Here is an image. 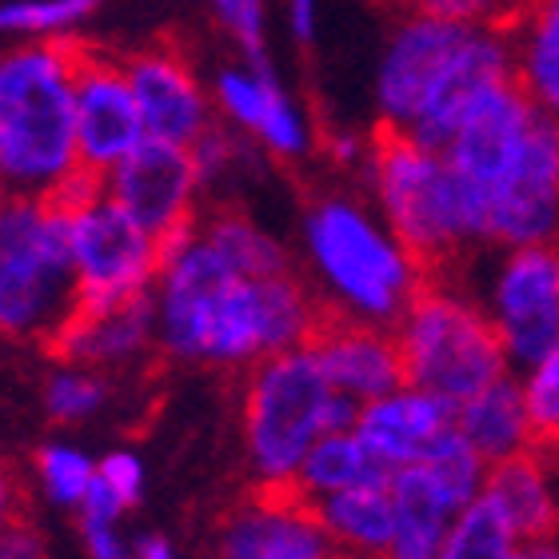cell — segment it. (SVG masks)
I'll list each match as a JSON object with an SVG mask.
<instances>
[{"label": "cell", "mask_w": 559, "mask_h": 559, "mask_svg": "<svg viewBox=\"0 0 559 559\" xmlns=\"http://www.w3.org/2000/svg\"><path fill=\"white\" fill-rule=\"evenodd\" d=\"M320 296L296 272L240 276L200 233L160 272V344L180 360L257 364L300 348Z\"/></svg>", "instance_id": "6da1fadb"}, {"label": "cell", "mask_w": 559, "mask_h": 559, "mask_svg": "<svg viewBox=\"0 0 559 559\" xmlns=\"http://www.w3.org/2000/svg\"><path fill=\"white\" fill-rule=\"evenodd\" d=\"M372 176L388 233L428 280H452L464 252L476 245V233L448 156L380 117L372 129Z\"/></svg>", "instance_id": "7a4b0ae2"}, {"label": "cell", "mask_w": 559, "mask_h": 559, "mask_svg": "<svg viewBox=\"0 0 559 559\" xmlns=\"http://www.w3.org/2000/svg\"><path fill=\"white\" fill-rule=\"evenodd\" d=\"M76 164V100L60 40L0 57V180L36 197Z\"/></svg>", "instance_id": "3957f363"}, {"label": "cell", "mask_w": 559, "mask_h": 559, "mask_svg": "<svg viewBox=\"0 0 559 559\" xmlns=\"http://www.w3.org/2000/svg\"><path fill=\"white\" fill-rule=\"evenodd\" d=\"M360 408V400L332 388L308 348L257 360L245 396V443L257 479H292L316 440L356 431Z\"/></svg>", "instance_id": "277c9868"}, {"label": "cell", "mask_w": 559, "mask_h": 559, "mask_svg": "<svg viewBox=\"0 0 559 559\" xmlns=\"http://www.w3.org/2000/svg\"><path fill=\"white\" fill-rule=\"evenodd\" d=\"M308 245L336 304L372 324L396 328L428 284L396 236L384 233L356 200L336 192L308 200Z\"/></svg>", "instance_id": "5b68a950"}, {"label": "cell", "mask_w": 559, "mask_h": 559, "mask_svg": "<svg viewBox=\"0 0 559 559\" xmlns=\"http://www.w3.org/2000/svg\"><path fill=\"white\" fill-rule=\"evenodd\" d=\"M404 384L464 404L479 388L515 372L484 304L455 288V280H428L396 324Z\"/></svg>", "instance_id": "8992f818"}, {"label": "cell", "mask_w": 559, "mask_h": 559, "mask_svg": "<svg viewBox=\"0 0 559 559\" xmlns=\"http://www.w3.org/2000/svg\"><path fill=\"white\" fill-rule=\"evenodd\" d=\"M69 216L40 197L0 204V332L45 344L72 312Z\"/></svg>", "instance_id": "52a82bcc"}, {"label": "cell", "mask_w": 559, "mask_h": 559, "mask_svg": "<svg viewBox=\"0 0 559 559\" xmlns=\"http://www.w3.org/2000/svg\"><path fill=\"white\" fill-rule=\"evenodd\" d=\"M69 240L72 276H76L69 316H100L108 308H120L144 296L152 280H160L164 272L156 240L108 192L69 216Z\"/></svg>", "instance_id": "ba28073f"}, {"label": "cell", "mask_w": 559, "mask_h": 559, "mask_svg": "<svg viewBox=\"0 0 559 559\" xmlns=\"http://www.w3.org/2000/svg\"><path fill=\"white\" fill-rule=\"evenodd\" d=\"M221 559H352L340 548L312 496L296 479H257L245 500L224 508L216 527Z\"/></svg>", "instance_id": "9c48e42d"}, {"label": "cell", "mask_w": 559, "mask_h": 559, "mask_svg": "<svg viewBox=\"0 0 559 559\" xmlns=\"http://www.w3.org/2000/svg\"><path fill=\"white\" fill-rule=\"evenodd\" d=\"M60 52L72 72V100H76V164L112 173L140 140L136 96H132L124 57L108 52L105 45H93L84 36H57Z\"/></svg>", "instance_id": "30bf717a"}, {"label": "cell", "mask_w": 559, "mask_h": 559, "mask_svg": "<svg viewBox=\"0 0 559 559\" xmlns=\"http://www.w3.org/2000/svg\"><path fill=\"white\" fill-rule=\"evenodd\" d=\"M197 185L200 168L192 148L156 136H144L108 173V197L156 240L164 264L197 233V212H192Z\"/></svg>", "instance_id": "8fae6325"}, {"label": "cell", "mask_w": 559, "mask_h": 559, "mask_svg": "<svg viewBox=\"0 0 559 559\" xmlns=\"http://www.w3.org/2000/svg\"><path fill=\"white\" fill-rule=\"evenodd\" d=\"M484 245L559 248V120L536 112L512 168L488 192Z\"/></svg>", "instance_id": "7c38bea8"}, {"label": "cell", "mask_w": 559, "mask_h": 559, "mask_svg": "<svg viewBox=\"0 0 559 559\" xmlns=\"http://www.w3.org/2000/svg\"><path fill=\"white\" fill-rule=\"evenodd\" d=\"M488 316L512 368H527L559 344V248H503L488 292Z\"/></svg>", "instance_id": "4fadbf2b"}, {"label": "cell", "mask_w": 559, "mask_h": 559, "mask_svg": "<svg viewBox=\"0 0 559 559\" xmlns=\"http://www.w3.org/2000/svg\"><path fill=\"white\" fill-rule=\"evenodd\" d=\"M539 108L527 100V93L512 81L496 84L488 96H479V105L464 117V124L455 129L452 144L443 148L452 173L460 176L467 200V221L476 233V245H484V204L488 192L503 180V173L512 168L515 152L524 148V136L532 129Z\"/></svg>", "instance_id": "5bb4252c"}, {"label": "cell", "mask_w": 559, "mask_h": 559, "mask_svg": "<svg viewBox=\"0 0 559 559\" xmlns=\"http://www.w3.org/2000/svg\"><path fill=\"white\" fill-rule=\"evenodd\" d=\"M300 348L312 352L332 388L360 404L404 388V356H400L396 328L360 320L336 300L320 304L312 332Z\"/></svg>", "instance_id": "9a60e30c"}, {"label": "cell", "mask_w": 559, "mask_h": 559, "mask_svg": "<svg viewBox=\"0 0 559 559\" xmlns=\"http://www.w3.org/2000/svg\"><path fill=\"white\" fill-rule=\"evenodd\" d=\"M124 72H129L132 96H136L144 132L168 144L192 148L209 124V105L200 93L188 52L173 36H156L152 45L124 52Z\"/></svg>", "instance_id": "2e32d148"}, {"label": "cell", "mask_w": 559, "mask_h": 559, "mask_svg": "<svg viewBox=\"0 0 559 559\" xmlns=\"http://www.w3.org/2000/svg\"><path fill=\"white\" fill-rule=\"evenodd\" d=\"M515 76V52L512 40L488 28H476L467 36L464 48L448 60V69L440 72V81L431 84L428 100L419 108V117L408 124V132L428 144V148L443 152L452 144L455 129L464 124V117L479 105V96H488L496 84Z\"/></svg>", "instance_id": "e0dca14e"}, {"label": "cell", "mask_w": 559, "mask_h": 559, "mask_svg": "<svg viewBox=\"0 0 559 559\" xmlns=\"http://www.w3.org/2000/svg\"><path fill=\"white\" fill-rule=\"evenodd\" d=\"M476 33L472 24L440 21V16H424L404 24L400 36L392 40L380 69V108L384 120L408 129L419 117V108L428 100L431 84L440 81V72L448 69V60L464 48L467 36Z\"/></svg>", "instance_id": "ac0fdd59"}, {"label": "cell", "mask_w": 559, "mask_h": 559, "mask_svg": "<svg viewBox=\"0 0 559 559\" xmlns=\"http://www.w3.org/2000/svg\"><path fill=\"white\" fill-rule=\"evenodd\" d=\"M455 428V404L436 396L428 388H396L380 400H368L356 419V436L384 460L392 472L396 467L419 464L436 443Z\"/></svg>", "instance_id": "d6986e66"}, {"label": "cell", "mask_w": 559, "mask_h": 559, "mask_svg": "<svg viewBox=\"0 0 559 559\" xmlns=\"http://www.w3.org/2000/svg\"><path fill=\"white\" fill-rule=\"evenodd\" d=\"M484 496L500 508L520 544L559 536V460L544 443L491 464Z\"/></svg>", "instance_id": "ffe728a7"}, {"label": "cell", "mask_w": 559, "mask_h": 559, "mask_svg": "<svg viewBox=\"0 0 559 559\" xmlns=\"http://www.w3.org/2000/svg\"><path fill=\"white\" fill-rule=\"evenodd\" d=\"M156 328V304L152 296H136V300L108 308L100 316H69L64 324L45 340V352L64 364H108L124 360L132 352H140L152 340Z\"/></svg>", "instance_id": "44dd1931"}, {"label": "cell", "mask_w": 559, "mask_h": 559, "mask_svg": "<svg viewBox=\"0 0 559 559\" xmlns=\"http://www.w3.org/2000/svg\"><path fill=\"white\" fill-rule=\"evenodd\" d=\"M388 488H392V503H396V536H392L388 559H436L448 527L464 508L448 496L440 479L431 476L428 464L396 467Z\"/></svg>", "instance_id": "7402d4cb"}, {"label": "cell", "mask_w": 559, "mask_h": 559, "mask_svg": "<svg viewBox=\"0 0 559 559\" xmlns=\"http://www.w3.org/2000/svg\"><path fill=\"white\" fill-rule=\"evenodd\" d=\"M455 428H460V436L484 455L488 467L500 464V460H512V455L527 452V448L539 443L515 372L500 376L496 384L479 388L476 396H467L464 404H455Z\"/></svg>", "instance_id": "603a6c76"}, {"label": "cell", "mask_w": 559, "mask_h": 559, "mask_svg": "<svg viewBox=\"0 0 559 559\" xmlns=\"http://www.w3.org/2000/svg\"><path fill=\"white\" fill-rule=\"evenodd\" d=\"M312 508L352 559H388L396 536V503L388 484L312 496Z\"/></svg>", "instance_id": "cb8c5ba5"}, {"label": "cell", "mask_w": 559, "mask_h": 559, "mask_svg": "<svg viewBox=\"0 0 559 559\" xmlns=\"http://www.w3.org/2000/svg\"><path fill=\"white\" fill-rule=\"evenodd\" d=\"M221 105L228 117H236L245 129L260 132L276 156H296L304 152V129L292 105L284 100L280 84L272 72H224L221 84Z\"/></svg>", "instance_id": "d4e9b609"}, {"label": "cell", "mask_w": 559, "mask_h": 559, "mask_svg": "<svg viewBox=\"0 0 559 559\" xmlns=\"http://www.w3.org/2000/svg\"><path fill=\"white\" fill-rule=\"evenodd\" d=\"M292 479L308 496H332V491L364 488V484H388L392 467L356 431H332L324 440H316V448L304 455L300 472Z\"/></svg>", "instance_id": "484cf974"}, {"label": "cell", "mask_w": 559, "mask_h": 559, "mask_svg": "<svg viewBox=\"0 0 559 559\" xmlns=\"http://www.w3.org/2000/svg\"><path fill=\"white\" fill-rule=\"evenodd\" d=\"M515 84L527 100L559 120V0H539L524 28L512 36Z\"/></svg>", "instance_id": "4316f807"}, {"label": "cell", "mask_w": 559, "mask_h": 559, "mask_svg": "<svg viewBox=\"0 0 559 559\" xmlns=\"http://www.w3.org/2000/svg\"><path fill=\"white\" fill-rule=\"evenodd\" d=\"M197 233L204 236L240 276H276V272L292 269L288 257H284V248H280L272 236L260 233L245 212L216 209L212 216L197 221Z\"/></svg>", "instance_id": "83f0119b"}, {"label": "cell", "mask_w": 559, "mask_h": 559, "mask_svg": "<svg viewBox=\"0 0 559 559\" xmlns=\"http://www.w3.org/2000/svg\"><path fill=\"white\" fill-rule=\"evenodd\" d=\"M515 548H520V536L503 520V512L488 496H476L452 520L436 559H512Z\"/></svg>", "instance_id": "f1b7e54d"}, {"label": "cell", "mask_w": 559, "mask_h": 559, "mask_svg": "<svg viewBox=\"0 0 559 559\" xmlns=\"http://www.w3.org/2000/svg\"><path fill=\"white\" fill-rule=\"evenodd\" d=\"M515 380H520V392H524L527 416H532L539 443H548L559 431V344L527 368H520Z\"/></svg>", "instance_id": "f546056e"}, {"label": "cell", "mask_w": 559, "mask_h": 559, "mask_svg": "<svg viewBox=\"0 0 559 559\" xmlns=\"http://www.w3.org/2000/svg\"><path fill=\"white\" fill-rule=\"evenodd\" d=\"M36 472L45 479L48 496L57 503H72V508H81L96 479L93 460L81 455L76 448H64V443H45L36 452Z\"/></svg>", "instance_id": "4dcf8cb0"}, {"label": "cell", "mask_w": 559, "mask_h": 559, "mask_svg": "<svg viewBox=\"0 0 559 559\" xmlns=\"http://www.w3.org/2000/svg\"><path fill=\"white\" fill-rule=\"evenodd\" d=\"M100 0H12L0 4V33H52L81 21Z\"/></svg>", "instance_id": "1f68e13d"}, {"label": "cell", "mask_w": 559, "mask_h": 559, "mask_svg": "<svg viewBox=\"0 0 559 559\" xmlns=\"http://www.w3.org/2000/svg\"><path fill=\"white\" fill-rule=\"evenodd\" d=\"M45 400H48V416L60 419V424H72V419L93 416L105 404V384L84 372H60L48 380Z\"/></svg>", "instance_id": "d6a6232c"}, {"label": "cell", "mask_w": 559, "mask_h": 559, "mask_svg": "<svg viewBox=\"0 0 559 559\" xmlns=\"http://www.w3.org/2000/svg\"><path fill=\"white\" fill-rule=\"evenodd\" d=\"M216 16L224 21V28L240 40V48L248 52V60L257 64V72H269V60H264V12H260V0H212Z\"/></svg>", "instance_id": "836d02e7"}, {"label": "cell", "mask_w": 559, "mask_h": 559, "mask_svg": "<svg viewBox=\"0 0 559 559\" xmlns=\"http://www.w3.org/2000/svg\"><path fill=\"white\" fill-rule=\"evenodd\" d=\"M96 476L105 479L108 488H112V496H117L124 508H132V503L140 500V491H144V472H140V460L129 452H112L105 460V464L96 467Z\"/></svg>", "instance_id": "e575fe53"}, {"label": "cell", "mask_w": 559, "mask_h": 559, "mask_svg": "<svg viewBox=\"0 0 559 559\" xmlns=\"http://www.w3.org/2000/svg\"><path fill=\"white\" fill-rule=\"evenodd\" d=\"M81 532H84V544H88V556L93 559H124L129 556L124 539L117 536V515L81 512Z\"/></svg>", "instance_id": "d590c367"}, {"label": "cell", "mask_w": 559, "mask_h": 559, "mask_svg": "<svg viewBox=\"0 0 559 559\" xmlns=\"http://www.w3.org/2000/svg\"><path fill=\"white\" fill-rule=\"evenodd\" d=\"M0 559H45V539L28 515L0 524Z\"/></svg>", "instance_id": "8d00e7d4"}, {"label": "cell", "mask_w": 559, "mask_h": 559, "mask_svg": "<svg viewBox=\"0 0 559 559\" xmlns=\"http://www.w3.org/2000/svg\"><path fill=\"white\" fill-rule=\"evenodd\" d=\"M16 515H28L24 508V491H21V479L12 472V464L0 455V524H9Z\"/></svg>", "instance_id": "74e56055"}, {"label": "cell", "mask_w": 559, "mask_h": 559, "mask_svg": "<svg viewBox=\"0 0 559 559\" xmlns=\"http://www.w3.org/2000/svg\"><path fill=\"white\" fill-rule=\"evenodd\" d=\"M512 559H559V536L532 539V544H520Z\"/></svg>", "instance_id": "f35d334b"}, {"label": "cell", "mask_w": 559, "mask_h": 559, "mask_svg": "<svg viewBox=\"0 0 559 559\" xmlns=\"http://www.w3.org/2000/svg\"><path fill=\"white\" fill-rule=\"evenodd\" d=\"M292 4V28L300 40H312V0H288Z\"/></svg>", "instance_id": "ab89813d"}, {"label": "cell", "mask_w": 559, "mask_h": 559, "mask_svg": "<svg viewBox=\"0 0 559 559\" xmlns=\"http://www.w3.org/2000/svg\"><path fill=\"white\" fill-rule=\"evenodd\" d=\"M140 559H176V551H173V544L164 536H148L144 544H140V551H136Z\"/></svg>", "instance_id": "60d3db41"}, {"label": "cell", "mask_w": 559, "mask_h": 559, "mask_svg": "<svg viewBox=\"0 0 559 559\" xmlns=\"http://www.w3.org/2000/svg\"><path fill=\"white\" fill-rule=\"evenodd\" d=\"M544 448H548V452H551V455H556V460H559V431H556V436H551L548 443H544Z\"/></svg>", "instance_id": "b9f144b4"}, {"label": "cell", "mask_w": 559, "mask_h": 559, "mask_svg": "<svg viewBox=\"0 0 559 559\" xmlns=\"http://www.w3.org/2000/svg\"><path fill=\"white\" fill-rule=\"evenodd\" d=\"M0 188H4V180H0ZM4 192H9V188H4Z\"/></svg>", "instance_id": "7bdbcfd3"}]
</instances>
